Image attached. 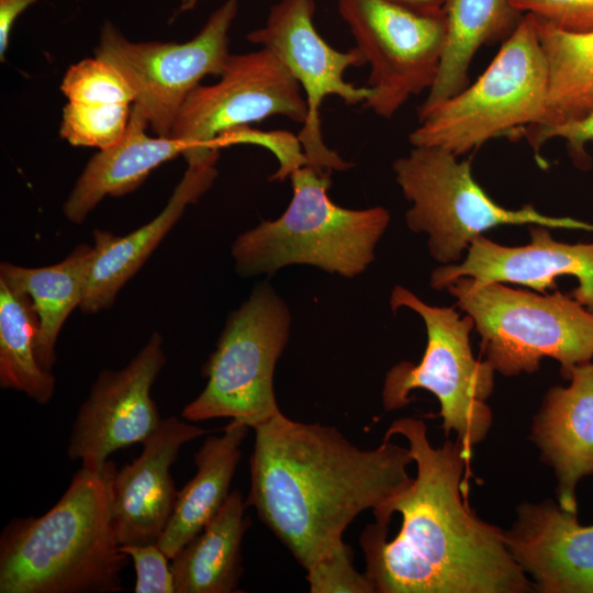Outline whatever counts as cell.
Listing matches in <instances>:
<instances>
[{"label":"cell","instance_id":"1","mask_svg":"<svg viewBox=\"0 0 593 593\" xmlns=\"http://www.w3.org/2000/svg\"><path fill=\"white\" fill-rule=\"evenodd\" d=\"M402 436L416 467L407 484L372 511L360 535L365 572L377 593H528L502 529L463 501L469 457L447 439L434 447L422 419H395L383 440Z\"/></svg>","mask_w":593,"mask_h":593},{"label":"cell","instance_id":"2","mask_svg":"<svg viewBox=\"0 0 593 593\" xmlns=\"http://www.w3.org/2000/svg\"><path fill=\"white\" fill-rule=\"evenodd\" d=\"M246 503L306 570L346 528L410 482L409 448L383 440L361 449L337 428L281 411L254 428Z\"/></svg>","mask_w":593,"mask_h":593},{"label":"cell","instance_id":"3","mask_svg":"<svg viewBox=\"0 0 593 593\" xmlns=\"http://www.w3.org/2000/svg\"><path fill=\"white\" fill-rule=\"evenodd\" d=\"M81 467L45 514L13 518L0 535V593H113L128 556L113 521V478Z\"/></svg>","mask_w":593,"mask_h":593},{"label":"cell","instance_id":"4","mask_svg":"<svg viewBox=\"0 0 593 593\" xmlns=\"http://www.w3.org/2000/svg\"><path fill=\"white\" fill-rule=\"evenodd\" d=\"M331 174L305 165L290 175L292 199L286 211L240 234L232 245L242 276L310 265L354 278L368 268L390 214L381 206L353 210L334 203L327 194Z\"/></svg>","mask_w":593,"mask_h":593},{"label":"cell","instance_id":"5","mask_svg":"<svg viewBox=\"0 0 593 593\" xmlns=\"http://www.w3.org/2000/svg\"><path fill=\"white\" fill-rule=\"evenodd\" d=\"M548 67L536 19L524 14L484 72L418 120L413 147H438L461 156L490 139L540 124Z\"/></svg>","mask_w":593,"mask_h":593},{"label":"cell","instance_id":"6","mask_svg":"<svg viewBox=\"0 0 593 593\" xmlns=\"http://www.w3.org/2000/svg\"><path fill=\"white\" fill-rule=\"evenodd\" d=\"M446 289L472 318L485 360L503 376L534 372L548 357L567 379L593 358V312L571 294L539 295L468 277Z\"/></svg>","mask_w":593,"mask_h":593},{"label":"cell","instance_id":"7","mask_svg":"<svg viewBox=\"0 0 593 593\" xmlns=\"http://www.w3.org/2000/svg\"><path fill=\"white\" fill-rule=\"evenodd\" d=\"M393 311L409 307L424 321L427 342L417 365L401 361L387 373L382 404L387 411L412 402L413 390L433 393L446 436L454 432L469 457L472 448L488 435L492 412L485 403L494 385V369L488 360L474 358L469 335L474 326L469 315L460 317L454 307L433 306L403 287L392 290Z\"/></svg>","mask_w":593,"mask_h":593},{"label":"cell","instance_id":"8","mask_svg":"<svg viewBox=\"0 0 593 593\" xmlns=\"http://www.w3.org/2000/svg\"><path fill=\"white\" fill-rule=\"evenodd\" d=\"M395 181L412 203L409 228L428 235L429 254L439 262L460 260L470 243L501 225H542L592 231L593 224L541 214L532 205L510 210L497 204L475 181L469 160L438 147H413L393 164Z\"/></svg>","mask_w":593,"mask_h":593},{"label":"cell","instance_id":"9","mask_svg":"<svg viewBox=\"0 0 593 593\" xmlns=\"http://www.w3.org/2000/svg\"><path fill=\"white\" fill-rule=\"evenodd\" d=\"M290 324L289 309L273 289L256 287L230 314L203 368L206 384L181 416L189 422L227 417L254 429L278 414L273 373Z\"/></svg>","mask_w":593,"mask_h":593},{"label":"cell","instance_id":"10","mask_svg":"<svg viewBox=\"0 0 593 593\" xmlns=\"http://www.w3.org/2000/svg\"><path fill=\"white\" fill-rule=\"evenodd\" d=\"M239 0H225L200 32L183 43L133 42L112 23L101 26L96 56L114 66L157 136L170 137L189 94L206 76H221L230 59V29Z\"/></svg>","mask_w":593,"mask_h":593},{"label":"cell","instance_id":"11","mask_svg":"<svg viewBox=\"0 0 593 593\" xmlns=\"http://www.w3.org/2000/svg\"><path fill=\"white\" fill-rule=\"evenodd\" d=\"M272 115L303 124L307 105L300 85L261 47L231 54L216 83L197 87L182 105L170 137L183 144L187 165H216L221 134Z\"/></svg>","mask_w":593,"mask_h":593},{"label":"cell","instance_id":"12","mask_svg":"<svg viewBox=\"0 0 593 593\" xmlns=\"http://www.w3.org/2000/svg\"><path fill=\"white\" fill-rule=\"evenodd\" d=\"M337 3L370 67L367 109L391 119L411 97L432 89L445 46L444 13H419L389 0Z\"/></svg>","mask_w":593,"mask_h":593},{"label":"cell","instance_id":"13","mask_svg":"<svg viewBox=\"0 0 593 593\" xmlns=\"http://www.w3.org/2000/svg\"><path fill=\"white\" fill-rule=\"evenodd\" d=\"M314 0H280L270 8L266 23L247 34V40L270 51L300 85L307 115L298 138L307 165L320 170H346L350 164L327 147L321 131L320 108L327 96L346 104L365 103L370 88L345 81L349 67L366 60L354 47L340 52L332 47L314 25Z\"/></svg>","mask_w":593,"mask_h":593},{"label":"cell","instance_id":"14","mask_svg":"<svg viewBox=\"0 0 593 593\" xmlns=\"http://www.w3.org/2000/svg\"><path fill=\"white\" fill-rule=\"evenodd\" d=\"M165 362L163 338L155 332L125 367L99 373L72 423L69 459L100 470L111 454L142 444L159 427L150 391Z\"/></svg>","mask_w":593,"mask_h":593},{"label":"cell","instance_id":"15","mask_svg":"<svg viewBox=\"0 0 593 593\" xmlns=\"http://www.w3.org/2000/svg\"><path fill=\"white\" fill-rule=\"evenodd\" d=\"M548 228L532 225L530 243L517 247L503 246L481 235L470 243L461 264L435 269L430 286L441 290L468 277L481 282L522 284L545 293L557 288L556 279L571 276L578 281L571 295L593 312V243L558 242Z\"/></svg>","mask_w":593,"mask_h":593},{"label":"cell","instance_id":"16","mask_svg":"<svg viewBox=\"0 0 593 593\" xmlns=\"http://www.w3.org/2000/svg\"><path fill=\"white\" fill-rule=\"evenodd\" d=\"M188 422L176 416L164 418L143 440L141 455L116 469L113 521L120 546L158 544L178 496L171 466L184 444L216 430Z\"/></svg>","mask_w":593,"mask_h":593},{"label":"cell","instance_id":"17","mask_svg":"<svg viewBox=\"0 0 593 593\" xmlns=\"http://www.w3.org/2000/svg\"><path fill=\"white\" fill-rule=\"evenodd\" d=\"M502 529L512 559L541 593H592L593 525L550 500L523 503Z\"/></svg>","mask_w":593,"mask_h":593},{"label":"cell","instance_id":"18","mask_svg":"<svg viewBox=\"0 0 593 593\" xmlns=\"http://www.w3.org/2000/svg\"><path fill=\"white\" fill-rule=\"evenodd\" d=\"M567 387L549 389L532 427L541 460L553 469L559 505L577 513L575 488L593 474V362L573 367Z\"/></svg>","mask_w":593,"mask_h":593},{"label":"cell","instance_id":"19","mask_svg":"<svg viewBox=\"0 0 593 593\" xmlns=\"http://www.w3.org/2000/svg\"><path fill=\"white\" fill-rule=\"evenodd\" d=\"M216 165H188L167 204L152 221L126 234L96 230L87 286L79 309L94 314L112 306L123 286L182 216L213 184Z\"/></svg>","mask_w":593,"mask_h":593},{"label":"cell","instance_id":"20","mask_svg":"<svg viewBox=\"0 0 593 593\" xmlns=\"http://www.w3.org/2000/svg\"><path fill=\"white\" fill-rule=\"evenodd\" d=\"M148 121L132 107L124 136L113 146L93 155L64 203V214L82 223L105 198L120 197L138 188L161 164L182 155L183 144L174 137L150 136Z\"/></svg>","mask_w":593,"mask_h":593},{"label":"cell","instance_id":"21","mask_svg":"<svg viewBox=\"0 0 593 593\" xmlns=\"http://www.w3.org/2000/svg\"><path fill=\"white\" fill-rule=\"evenodd\" d=\"M249 426L232 419L220 436H209L194 455L197 472L178 491L175 508L158 546L171 560L215 516L231 491Z\"/></svg>","mask_w":593,"mask_h":593},{"label":"cell","instance_id":"22","mask_svg":"<svg viewBox=\"0 0 593 593\" xmlns=\"http://www.w3.org/2000/svg\"><path fill=\"white\" fill-rule=\"evenodd\" d=\"M246 499L231 491L215 516L171 559L176 593L235 592L243 573L242 545L249 519Z\"/></svg>","mask_w":593,"mask_h":593},{"label":"cell","instance_id":"23","mask_svg":"<svg viewBox=\"0 0 593 593\" xmlns=\"http://www.w3.org/2000/svg\"><path fill=\"white\" fill-rule=\"evenodd\" d=\"M445 46L436 81L418 110V120L469 85L470 64L483 45L505 41L523 13L508 0H446Z\"/></svg>","mask_w":593,"mask_h":593},{"label":"cell","instance_id":"24","mask_svg":"<svg viewBox=\"0 0 593 593\" xmlns=\"http://www.w3.org/2000/svg\"><path fill=\"white\" fill-rule=\"evenodd\" d=\"M92 253V246L80 244L60 262L51 266L0 265V281L27 295L36 312L35 354L45 370L51 371L56 361L55 345L65 321L80 306Z\"/></svg>","mask_w":593,"mask_h":593},{"label":"cell","instance_id":"25","mask_svg":"<svg viewBox=\"0 0 593 593\" xmlns=\"http://www.w3.org/2000/svg\"><path fill=\"white\" fill-rule=\"evenodd\" d=\"M535 19L548 67L546 112L537 125L580 120L593 110V31L566 32Z\"/></svg>","mask_w":593,"mask_h":593},{"label":"cell","instance_id":"26","mask_svg":"<svg viewBox=\"0 0 593 593\" xmlns=\"http://www.w3.org/2000/svg\"><path fill=\"white\" fill-rule=\"evenodd\" d=\"M37 326L30 298L0 281V387L45 405L54 394L56 380L36 358Z\"/></svg>","mask_w":593,"mask_h":593},{"label":"cell","instance_id":"27","mask_svg":"<svg viewBox=\"0 0 593 593\" xmlns=\"http://www.w3.org/2000/svg\"><path fill=\"white\" fill-rule=\"evenodd\" d=\"M131 104H82L68 102L63 110L59 134L72 146L105 149L125 134Z\"/></svg>","mask_w":593,"mask_h":593},{"label":"cell","instance_id":"28","mask_svg":"<svg viewBox=\"0 0 593 593\" xmlns=\"http://www.w3.org/2000/svg\"><path fill=\"white\" fill-rule=\"evenodd\" d=\"M60 90L72 103H134L133 90L123 75L98 56L71 65L61 80Z\"/></svg>","mask_w":593,"mask_h":593},{"label":"cell","instance_id":"29","mask_svg":"<svg viewBox=\"0 0 593 593\" xmlns=\"http://www.w3.org/2000/svg\"><path fill=\"white\" fill-rule=\"evenodd\" d=\"M311 593H374L366 572L354 566V551L344 540L306 570Z\"/></svg>","mask_w":593,"mask_h":593},{"label":"cell","instance_id":"30","mask_svg":"<svg viewBox=\"0 0 593 593\" xmlns=\"http://www.w3.org/2000/svg\"><path fill=\"white\" fill-rule=\"evenodd\" d=\"M216 144L220 148L234 144H254L270 149L279 161V168L270 180L282 181L298 168L307 165L298 136L289 132H261L246 125L221 134Z\"/></svg>","mask_w":593,"mask_h":593},{"label":"cell","instance_id":"31","mask_svg":"<svg viewBox=\"0 0 593 593\" xmlns=\"http://www.w3.org/2000/svg\"><path fill=\"white\" fill-rule=\"evenodd\" d=\"M512 136L527 139L537 153L540 147L552 138H562L573 163L582 169L591 166L585 145L593 141V110L580 120L556 125H532L518 130Z\"/></svg>","mask_w":593,"mask_h":593},{"label":"cell","instance_id":"32","mask_svg":"<svg viewBox=\"0 0 593 593\" xmlns=\"http://www.w3.org/2000/svg\"><path fill=\"white\" fill-rule=\"evenodd\" d=\"M523 14L571 33L593 31V0H508Z\"/></svg>","mask_w":593,"mask_h":593},{"label":"cell","instance_id":"33","mask_svg":"<svg viewBox=\"0 0 593 593\" xmlns=\"http://www.w3.org/2000/svg\"><path fill=\"white\" fill-rule=\"evenodd\" d=\"M120 550L134 563L135 593H176L170 559L158 544L122 545Z\"/></svg>","mask_w":593,"mask_h":593},{"label":"cell","instance_id":"34","mask_svg":"<svg viewBox=\"0 0 593 593\" xmlns=\"http://www.w3.org/2000/svg\"><path fill=\"white\" fill-rule=\"evenodd\" d=\"M37 0H0V58L4 59L18 18Z\"/></svg>","mask_w":593,"mask_h":593},{"label":"cell","instance_id":"35","mask_svg":"<svg viewBox=\"0 0 593 593\" xmlns=\"http://www.w3.org/2000/svg\"><path fill=\"white\" fill-rule=\"evenodd\" d=\"M413 11L425 14H441L444 13V4L446 0H389Z\"/></svg>","mask_w":593,"mask_h":593},{"label":"cell","instance_id":"36","mask_svg":"<svg viewBox=\"0 0 593 593\" xmlns=\"http://www.w3.org/2000/svg\"><path fill=\"white\" fill-rule=\"evenodd\" d=\"M202 0H181L179 12H187L194 9Z\"/></svg>","mask_w":593,"mask_h":593},{"label":"cell","instance_id":"37","mask_svg":"<svg viewBox=\"0 0 593 593\" xmlns=\"http://www.w3.org/2000/svg\"><path fill=\"white\" fill-rule=\"evenodd\" d=\"M592 593H593V588H592Z\"/></svg>","mask_w":593,"mask_h":593}]
</instances>
